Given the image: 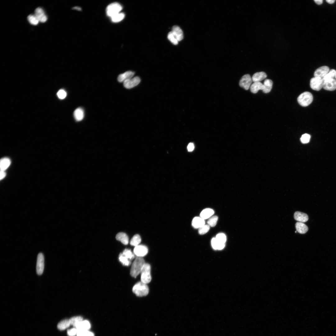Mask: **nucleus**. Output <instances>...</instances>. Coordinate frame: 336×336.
<instances>
[{"label": "nucleus", "mask_w": 336, "mask_h": 336, "mask_svg": "<svg viewBox=\"0 0 336 336\" xmlns=\"http://www.w3.org/2000/svg\"><path fill=\"white\" fill-rule=\"evenodd\" d=\"M145 263L142 257H137L132 264L130 271L131 276L136 278L141 273Z\"/></svg>", "instance_id": "nucleus-1"}, {"label": "nucleus", "mask_w": 336, "mask_h": 336, "mask_svg": "<svg viewBox=\"0 0 336 336\" xmlns=\"http://www.w3.org/2000/svg\"><path fill=\"white\" fill-rule=\"evenodd\" d=\"M133 292L137 296H147L149 293V288L147 284L140 282L135 285L133 288Z\"/></svg>", "instance_id": "nucleus-2"}, {"label": "nucleus", "mask_w": 336, "mask_h": 336, "mask_svg": "<svg viewBox=\"0 0 336 336\" xmlns=\"http://www.w3.org/2000/svg\"><path fill=\"white\" fill-rule=\"evenodd\" d=\"M297 102L301 106L306 107L310 105L313 100V96L310 93L308 92H304L301 94L298 97Z\"/></svg>", "instance_id": "nucleus-3"}, {"label": "nucleus", "mask_w": 336, "mask_h": 336, "mask_svg": "<svg viewBox=\"0 0 336 336\" xmlns=\"http://www.w3.org/2000/svg\"><path fill=\"white\" fill-rule=\"evenodd\" d=\"M141 281L146 284L150 283L152 278L151 275V266L145 263L140 273Z\"/></svg>", "instance_id": "nucleus-4"}, {"label": "nucleus", "mask_w": 336, "mask_h": 336, "mask_svg": "<svg viewBox=\"0 0 336 336\" xmlns=\"http://www.w3.org/2000/svg\"><path fill=\"white\" fill-rule=\"evenodd\" d=\"M122 9V6L119 3L115 2L108 5L106 9L107 15L111 18L120 13Z\"/></svg>", "instance_id": "nucleus-5"}, {"label": "nucleus", "mask_w": 336, "mask_h": 336, "mask_svg": "<svg viewBox=\"0 0 336 336\" xmlns=\"http://www.w3.org/2000/svg\"><path fill=\"white\" fill-rule=\"evenodd\" d=\"M324 81L322 78L318 77H314L310 80L311 88L313 90L319 91L323 88Z\"/></svg>", "instance_id": "nucleus-6"}, {"label": "nucleus", "mask_w": 336, "mask_h": 336, "mask_svg": "<svg viewBox=\"0 0 336 336\" xmlns=\"http://www.w3.org/2000/svg\"><path fill=\"white\" fill-rule=\"evenodd\" d=\"M44 268V254L39 253L38 256L36 265V272L39 275L42 274Z\"/></svg>", "instance_id": "nucleus-7"}, {"label": "nucleus", "mask_w": 336, "mask_h": 336, "mask_svg": "<svg viewBox=\"0 0 336 336\" xmlns=\"http://www.w3.org/2000/svg\"><path fill=\"white\" fill-rule=\"evenodd\" d=\"M252 82V78L250 75H246L243 76L241 79L239 85L245 90H248L250 87Z\"/></svg>", "instance_id": "nucleus-8"}, {"label": "nucleus", "mask_w": 336, "mask_h": 336, "mask_svg": "<svg viewBox=\"0 0 336 336\" xmlns=\"http://www.w3.org/2000/svg\"><path fill=\"white\" fill-rule=\"evenodd\" d=\"M148 252V247L144 245H139L135 247L134 254L137 257H142L147 255Z\"/></svg>", "instance_id": "nucleus-9"}, {"label": "nucleus", "mask_w": 336, "mask_h": 336, "mask_svg": "<svg viewBox=\"0 0 336 336\" xmlns=\"http://www.w3.org/2000/svg\"><path fill=\"white\" fill-rule=\"evenodd\" d=\"M141 80L138 77H136L126 81L123 83L124 87L127 89L132 88L138 85Z\"/></svg>", "instance_id": "nucleus-10"}, {"label": "nucleus", "mask_w": 336, "mask_h": 336, "mask_svg": "<svg viewBox=\"0 0 336 336\" xmlns=\"http://www.w3.org/2000/svg\"><path fill=\"white\" fill-rule=\"evenodd\" d=\"M323 88L328 91L335 90H336V80L331 79L324 81Z\"/></svg>", "instance_id": "nucleus-11"}, {"label": "nucleus", "mask_w": 336, "mask_h": 336, "mask_svg": "<svg viewBox=\"0 0 336 336\" xmlns=\"http://www.w3.org/2000/svg\"><path fill=\"white\" fill-rule=\"evenodd\" d=\"M329 68L327 66L321 67L316 70L314 73V77L323 78L329 71Z\"/></svg>", "instance_id": "nucleus-12"}, {"label": "nucleus", "mask_w": 336, "mask_h": 336, "mask_svg": "<svg viewBox=\"0 0 336 336\" xmlns=\"http://www.w3.org/2000/svg\"><path fill=\"white\" fill-rule=\"evenodd\" d=\"M35 15L39 22L41 23H45L47 20V16L44 10L41 8H38L35 10Z\"/></svg>", "instance_id": "nucleus-13"}, {"label": "nucleus", "mask_w": 336, "mask_h": 336, "mask_svg": "<svg viewBox=\"0 0 336 336\" xmlns=\"http://www.w3.org/2000/svg\"><path fill=\"white\" fill-rule=\"evenodd\" d=\"M171 32L178 42L182 41L183 39V32L179 27L177 26H173Z\"/></svg>", "instance_id": "nucleus-14"}, {"label": "nucleus", "mask_w": 336, "mask_h": 336, "mask_svg": "<svg viewBox=\"0 0 336 336\" xmlns=\"http://www.w3.org/2000/svg\"><path fill=\"white\" fill-rule=\"evenodd\" d=\"M294 217L296 221L303 223L307 222L308 220V217L307 214L299 211L294 213Z\"/></svg>", "instance_id": "nucleus-15"}, {"label": "nucleus", "mask_w": 336, "mask_h": 336, "mask_svg": "<svg viewBox=\"0 0 336 336\" xmlns=\"http://www.w3.org/2000/svg\"><path fill=\"white\" fill-rule=\"evenodd\" d=\"M134 74L135 73L132 71H127L119 76L118 81L120 82L124 83L126 81L132 78Z\"/></svg>", "instance_id": "nucleus-16"}, {"label": "nucleus", "mask_w": 336, "mask_h": 336, "mask_svg": "<svg viewBox=\"0 0 336 336\" xmlns=\"http://www.w3.org/2000/svg\"><path fill=\"white\" fill-rule=\"evenodd\" d=\"M205 224L204 219L201 217H197L193 219L192 223V226L195 228H200L205 225Z\"/></svg>", "instance_id": "nucleus-17"}, {"label": "nucleus", "mask_w": 336, "mask_h": 336, "mask_svg": "<svg viewBox=\"0 0 336 336\" xmlns=\"http://www.w3.org/2000/svg\"><path fill=\"white\" fill-rule=\"evenodd\" d=\"M78 331L88 330L91 328L90 322L88 320H83L79 323L76 326Z\"/></svg>", "instance_id": "nucleus-18"}, {"label": "nucleus", "mask_w": 336, "mask_h": 336, "mask_svg": "<svg viewBox=\"0 0 336 336\" xmlns=\"http://www.w3.org/2000/svg\"><path fill=\"white\" fill-rule=\"evenodd\" d=\"M264 89V85L260 82H254L250 87L251 91L253 94H256L259 90H263Z\"/></svg>", "instance_id": "nucleus-19"}, {"label": "nucleus", "mask_w": 336, "mask_h": 336, "mask_svg": "<svg viewBox=\"0 0 336 336\" xmlns=\"http://www.w3.org/2000/svg\"><path fill=\"white\" fill-rule=\"evenodd\" d=\"M116 239L125 245H128L129 242V237L124 232L118 233L116 236Z\"/></svg>", "instance_id": "nucleus-20"}, {"label": "nucleus", "mask_w": 336, "mask_h": 336, "mask_svg": "<svg viewBox=\"0 0 336 336\" xmlns=\"http://www.w3.org/2000/svg\"><path fill=\"white\" fill-rule=\"evenodd\" d=\"M266 77V74L263 72H261L255 73L253 76L252 79V81L254 82H260Z\"/></svg>", "instance_id": "nucleus-21"}, {"label": "nucleus", "mask_w": 336, "mask_h": 336, "mask_svg": "<svg viewBox=\"0 0 336 336\" xmlns=\"http://www.w3.org/2000/svg\"><path fill=\"white\" fill-rule=\"evenodd\" d=\"M295 227L297 231L301 234L306 233L308 230L307 226L301 222H297L295 224Z\"/></svg>", "instance_id": "nucleus-22"}, {"label": "nucleus", "mask_w": 336, "mask_h": 336, "mask_svg": "<svg viewBox=\"0 0 336 336\" xmlns=\"http://www.w3.org/2000/svg\"><path fill=\"white\" fill-rule=\"evenodd\" d=\"M84 116V111L81 108H79L76 109L74 112V117L77 122L82 121L83 119Z\"/></svg>", "instance_id": "nucleus-23"}, {"label": "nucleus", "mask_w": 336, "mask_h": 336, "mask_svg": "<svg viewBox=\"0 0 336 336\" xmlns=\"http://www.w3.org/2000/svg\"><path fill=\"white\" fill-rule=\"evenodd\" d=\"M214 213L212 209L208 208L203 210L200 214V217L205 219L209 218Z\"/></svg>", "instance_id": "nucleus-24"}, {"label": "nucleus", "mask_w": 336, "mask_h": 336, "mask_svg": "<svg viewBox=\"0 0 336 336\" xmlns=\"http://www.w3.org/2000/svg\"><path fill=\"white\" fill-rule=\"evenodd\" d=\"M11 161L8 158H6L2 159L0 162V167L1 170L5 171L10 166Z\"/></svg>", "instance_id": "nucleus-25"}, {"label": "nucleus", "mask_w": 336, "mask_h": 336, "mask_svg": "<svg viewBox=\"0 0 336 336\" xmlns=\"http://www.w3.org/2000/svg\"><path fill=\"white\" fill-rule=\"evenodd\" d=\"M273 83L272 81L269 79L265 80L264 83V89L263 92L265 94L270 92L272 89Z\"/></svg>", "instance_id": "nucleus-26"}, {"label": "nucleus", "mask_w": 336, "mask_h": 336, "mask_svg": "<svg viewBox=\"0 0 336 336\" xmlns=\"http://www.w3.org/2000/svg\"><path fill=\"white\" fill-rule=\"evenodd\" d=\"M71 325L70 319L63 320L59 323L58 325V329L61 330H64L68 328Z\"/></svg>", "instance_id": "nucleus-27"}, {"label": "nucleus", "mask_w": 336, "mask_h": 336, "mask_svg": "<svg viewBox=\"0 0 336 336\" xmlns=\"http://www.w3.org/2000/svg\"><path fill=\"white\" fill-rule=\"evenodd\" d=\"M119 259L120 261L124 266H129L131 264V260L125 256L122 253H121L120 254Z\"/></svg>", "instance_id": "nucleus-28"}, {"label": "nucleus", "mask_w": 336, "mask_h": 336, "mask_svg": "<svg viewBox=\"0 0 336 336\" xmlns=\"http://www.w3.org/2000/svg\"><path fill=\"white\" fill-rule=\"evenodd\" d=\"M125 17V14L120 13L111 18V20L113 23H118L122 21Z\"/></svg>", "instance_id": "nucleus-29"}, {"label": "nucleus", "mask_w": 336, "mask_h": 336, "mask_svg": "<svg viewBox=\"0 0 336 336\" xmlns=\"http://www.w3.org/2000/svg\"><path fill=\"white\" fill-rule=\"evenodd\" d=\"M141 241V238L138 234L134 235L131 239L130 242L131 245L135 246H137L140 243Z\"/></svg>", "instance_id": "nucleus-30"}, {"label": "nucleus", "mask_w": 336, "mask_h": 336, "mask_svg": "<svg viewBox=\"0 0 336 336\" xmlns=\"http://www.w3.org/2000/svg\"><path fill=\"white\" fill-rule=\"evenodd\" d=\"M70 320L71 325L76 327L79 323L83 320V318L80 316H75L70 319Z\"/></svg>", "instance_id": "nucleus-31"}, {"label": "nucleus", "mask_w": 336, "mask_h": 336, "mask_svg": "<svg viewBox=\"0 0 336 336\" xmlns=\"http://www.w3.org/2000/svg\"><path fill=\"white\" fill-rule=\"evenodd\" d=\"M336 73V71L334 69L330 70L329 73L322 78L324 82L331 79H334L335 78Z\"/></svg>", "instance_id": "nucleus-32"}, {"label": "nucleus", "mask_w": 336, "mask_h": 336, "mask_svg": "<svg viewBox=\"0 0 336 336\" xmlns=\"http://www.w3.org/2000/svg\"><path fill=\"white\" fill-rule=\"evenodd\" d=\"M123 254L130 260H131L135 258V255L129 249H125L122 253Z\"/></svg>", "instance_id": "nucleus-33"}, {"label": "nucleus", "mask_w": 336, "mask_h": 336, "mask_svg": "<svg viewBox=\"0 0 336 336\" xmlns=\"http://www.w3.org/2000/svg\"><path fill=\"white\" fill-rule=\"evenodd\" d=\"M218 217L217 216H213L210 217L207 221V223L210 226L215 227L217 223Z\"/></svg>", "instance_id": "nucleus-34"}, {"label": "nucleus", "mask_w": 336, "mask_h": 336, "mask_svg": "<svg viewBox=\"0 0 336 336\" xmlns=\"http://www.w3.org/2000/svg\"><path fill=\"white\" fill-rule=\"evenodd\" d=\"M215 238L217 242L220 243L225 244L226 241V236L223 233L218 234Z\"/></svg>", "instance_id": "nucleus-35"}, {"label": "nucleus", "mask_w": 336, "mask_h": 336, "mask_svg": "<svg viewBox=\"0 0 336 336\" xmlns=\"http://www.w3.org/2000/svg\"><path fill=\"white\" fill-rule=\"evenodd\" d=\"M29 22L32 25H36L38 24L39 21L35 15H30L28 17Z\"/></svg>", "instance_id": "nucleus-36"}, {"label": "nucleus", "mask_w": 336, "mask_h": 336, "mask_svg": "<svg viewBox=\"0 0 336 336\" xmlns=\"http://www.w3.org/2000/svg\"><path fill=\"white\" fill-rule=\"evenodd\" d=\"M77 336H94V334L88 330L78 331Z\"/></svg>", "instance_id": "nucleus-37"}, {"label": "nucleus", "mask_w": 336, "mask_h": 336, "mask_svg": "<svg viewBox=\"0 0 336 336\" xmlns=\"http://www.w3.org/2000/svg\"><path fill=\"white\" fill-rule=\"evenodd\" d=\"M210 226L208 225H205L199 228L198 232L200 235H204L207 233L209 230Z\"/></svg>", "instance_id": "nucleus-38"}, {"label": "nucleus", "mask_w": 336, "mask_h": 336, "mask_svg": "<svg viewBox=\"0 0 336 336\" xmlns=\"http://www.w3.org/2000/svg\"><path fill=\"white\" fill-rule=\"evenodd\" d=\"M168 39L174 45H177L178 41L175 37L172 32H170L168 36Z\"/></svg>", "instance_id": "nucleus-39"}, {"label": "nucleus", "mask_w": 336, "mask_h": 336, "mask_svg": "<svg viewBox=\"0 0 336 336\" xmlns=\"http://www.w3.org/2000/svg\"><path fill=\"white\" fill-rule=\"evenodd\" d=\"M310 136L309 134H305L301 136V141L303 144H306L309 142Z\"/></svg>", "instance_id": "nucleus-40"}, {"label": "nucleus", "mask_w": 336, "mask_h": 336, "mask_svg": "<svg viewBox=\"0 0 336 336\" xmlns=\"http://www.w3.org/2000/svg\"><path fill=\"white\" fill-rule=\"evenodd\" d=\"M57 95L59 99H63L66 98L67 96V93L64 90H60L58 92Z\"/></svg>", "instance_id": "nucleus-41"}, {"label": "nucleus", "mask_w": 336, "mask_h": 336, "mask_svg": "<svg viewBox=\"0 0 336 336\" xmlns=\"http://www.w3.org/2000/svg\"><path fill=\"white\" fill-rule=\"evenodd\" d=\"M78 330L76 328H74L68 330L67 334L69 336H74L77 334Z\"/></svg>", "instance_id": "nucleus-42"}, {"label": "nucleus", "mask_w": 336, "mask_h": 336, "mask_svg": "<svg viewBox=\"0 0 336 336\" xmlns=\"http://www.w3.org/2000/svg\"><path fill=\"white\" fill-rule=\"evenodd\" d=\"M211 244L213 248L215 250H218L219 243L215 238H213L211 241Z\"/></svg>", "instance_id": "nucleus-43"}, {"label": "nucleus", "mask_w": 336, "mask_h": 336, "mask_svg": "<svg viewBox=\"0 0 336 336\" xmlns=\"http://www.w3.org/2000/svg\"><path fill=\"white\" fill-rule=\"evenodd\" d=\"M195 148L194 144L192 143H190L187 146V150L189 152L192 151Z\"/></svg>", "instance_id": "nucleus-44"}, {"label": "nucleus", "mask_w": 336, "mask_h": 336, "mask_svg": "<svg viewBox=\"0 0 336 336\" xmlns=\"http://www.w3.org/2000/svg\"><path fill=\"white\" fill-rule=\"evenodd\" d=\"M1 176H0V179L2 180L4 179L6 175V173L5 172V171L1 170Z\"/></svg>", "instance_id": "nucleus-45"}, {"label": "nucleus", "mask_w": 336, "mask_h": 336, "mask_svg": "<svg viewBox=\"0 0 336 336\" xmlns=\"http://www.w3.org/2000/svg\"><path fill=\"white\" fill-rule=\"evenodd\" d=\"M314 2L318 5H320L323 3L322 0H315Z\"/></svg>", "instance_id": "nucleus-46"}, {"label": "nucleus", "mask_w": 336, "mask_h": 336, "mask_svg": "<svg viewBox=\"0 0 336 336\" xmlns=\"http://www.w3.org/2000/svg\"><path fill=\"white\" fill-rule=\"evenodd\" d=\"M335 0H326V2L329 4H333L335 2Z\"/></svg>", "instance_id": "nucleus-47"}, {"label": "nucleus", "mask_w": 336, "mask_h": 336, "mask_svg": "<svg viewBox=\"0 0 336 336\" xmlns=\"http://www.w3.org/2000/svg\"><path fill=\"white\" fill-rule=\"evenodd\" d=\"M73 9L80 11H81L82 10V9L81 8L77 7H75L73 8Z\"/></svg>", "instance_id": "nucleus-48"}, {"label": "nucleus", "mask_w": 336, "mask_h": 336, "mask_svg": "<svg viewBox=\"0 0 336 336\" xmlns=\"http://www.w3.org/2000/svg\"><path fill=\"white\" fill-rule=\"evenodd\" d=\"M335 79L336 80V75H335Z\"/></svg>", "instance_id": "nucleus-49"}, {"label": "nucleus", "mask_w": 336, "mask_h": 336, "mask_svg": "<svg viewBox=\"0 0 336 336\" xmlns=\"http://www.w3.org/2000/svg\"><path fill=\"white\" fill-rule=\"evenodd\" d=\"M295 233L297 232V231H295Z\"/></svg>", "instance_id": "nucleus-50"}]
</instances>
